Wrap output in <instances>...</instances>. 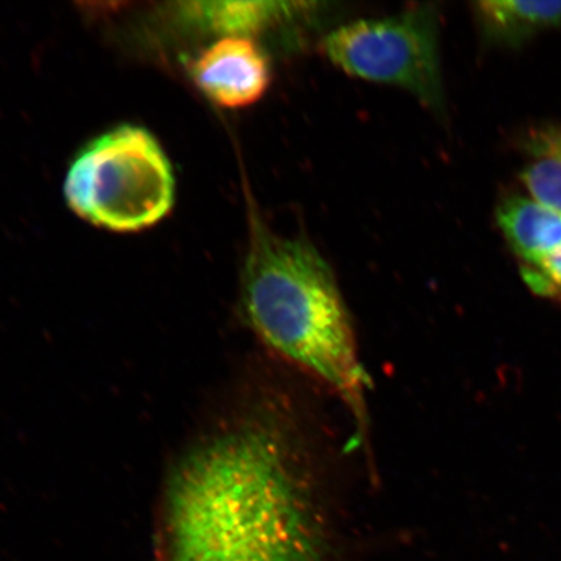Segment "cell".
Returning <instances> with one entry per match:
<instances>
[{"label":"cell","instance_id":"5b68a950","mask_svg":"<svg viewBox=\"0 0 561 561\" xmlns=\"http://www.w3.org/2000/svg\"><path fill=\"white\" fill-rule=\"evenodd\" d=\"M268 53L256 39L222 37L210 44L192 66L193 80L209 101L240 110L263 100L272 85Z\"/></svg>","mask_w":561,"mask_h":561},{"label":"cell","instance_id":"9c48e42d","mask_svg":"<svg viewBox=\"0 0 561 561\" xmlns=\"http://www.w3.org/2000/svg\"><path fill=\"white\" fill-rule=\"evenodd\" d=\"M535 149L538 157H550L561 161V128L539 135Z\"/></svg>","mask_w":561,"mask_h":561},{"label":"cell","instance_id":"8992f818","mask_svg":"<svg viewBox=\"0 0 561 561\" xmlns=\"http://www.w3.org/2000/svg\"><path fill=\"white\" fill-rule=\"evenodd\" d=\"M320 3L310 2H188L181 16L199 31L222 37L256 39L318 18Z\"/></svg>","mask_w":561,"mask_h":561},{"label":"cell","instance_id":"277c9868","mask_svg":"<svg viewBox=\"0 0 561 561\" xmlns=\"http://www.w3.org/2000/svg\"><path fill=\"white\" fill-rule=\"evenodd\" d=\"M322 53L354 79L404 90L427 110L445 107L438 12L432 4L336 26Z\"/></svg>","mask_w":561,"mask_h":561},{"label":"cell","instance_id":"52a82bcc","mask_svg":"<svg viewBox=\"0 0 561 561\" xmlns=\"http://www.w3.org/2000/svg\"><path fill=\"white\" fill-rule=\"evenodd\" d=\"M477 13L489 38L520 46L536 34L561 25V0H486Z\"/></svg>","mask_w":561,"mask_h":561},{"label":"cell","instance_id":"ba28073f","mask_svg":"<svg viewBox=\"0 0 561 561\" xmlns=\"http://www.w3.org/2000/svg\"><path fill=\"white\" fill-rule=\"evenodd\" d=\"M522 181L533 199L561 216V161L537 157L525 167Z\"/></svg>","mask_w":561,"mask_h":561},{"label":"cell","instance_id":"7a4b0ae2","mask_svg":"<svg viewBox=\"0 0 561 561\" xmlns=\"http://www.w3.org/2000/svg\"><path fill=\"white\" fill-rule=\"evenodd\" d=\"M241 308L265 347L341 398L364 442L368 376L339 280L319 250L305 238L275 233L252 216Z\"/></svg>","mask_w":561,"mask_h":561},{"label":"cell","instance_id":"6da1fadb","mask_svg":"<svg viewBox=\"0 0 561 561\" xmlns=\"http://www.w3.org/2000/svg\"><path fill=\"white\" fill-rule=\"evenodd\" d=\"M313 458L280 405L245 413L181 469L168 502L167 561H327Z\"/></svg>","mask_w":561,"mask_h":561},{"label":"cell","instance_id":"3957f363","mask_svg":"<svg viewBox=\"0 0 561 561\" xmlns=\"http://www.w3.org/2000/svg\"><path fill=\"white\" fill-rule=\"evenodd\" d=\"M175 182L170 159L149 130L122 125L83 147L70 164L65 196L93 226L137 231L170 214Z\"/></svg>","mask_w":561,"mask_h":561}]
</instances>
